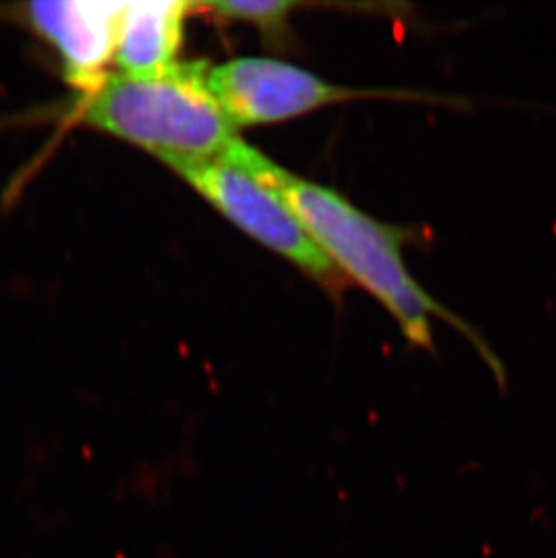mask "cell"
I'll use <instances>...</instances> for the list:
<instances>
[{
	"instance_id": "obj_1",
	"label": "cell",
	"mask_w": 556,
	"mask_h": 558,
	"mask_svg": "<svg viewBox=\"0 0 556 558\" xmlns=\"http://www.w3.org/2000/svg\"><path fill=\"white\" fill-rule=\"evenodd\" d=\"M222 161L275 192L336 268L351 275L392 313L410 342L434 351L431 315L443 316L470 338L494 371L500 389L506 387L503 362L481 332L443 307L412 279L404 268L401 235L396 230L358 210L333 190L297 178L242 140L226 153Z\"/></svg>"
},
{
	"instance_id": "obj_2",
	"label": "cell",
	"mask_w": 556,
	"mask_h": 558,
	"mask_svg": "<svg viewBox=\"0 0 556 558\" xmlns=\"http://www.w3.org/2000/svg\"><path fill=\"white\" fill-rule=\"evenodd\" d=\"M208 69L192 62L156 76L106 74L82 95L74 117L159 159H222L241 137L208 90Z\"/></svg>"
},
{
	"instance_id": "obj_3",
	"label": "cell",
	"mask_w": 556,
	"mask_h": 558,
	"mask_svg": "<svg viewBox=\"0 0 556 558\" xmlns=\"http://www.w3.org/2000/svg\"><path fill=\"white\" fill-rule=\"evenodd\" d=\"M161 161L242 232L280 253L324 284L340 282V269L316 246L299 217L268 186L222 159L164 158Z\"/></svg>"
},
{
	"instance_id": "obj_4",
	"label": "cell",
	"mask_w": 556,
	"mask_h": 558,
	"mask_svg": "<svg viewBox=\"0 0 556 558\" xmlns=\"http://www.w3.org/2000/svg\"><path fill=\"white\" fill-rule=\"evenodd\" d=\"M206 85L235 129L283 122L356 96L291 63L235 59L208 69Z\"/></svg>"
},
{
	"instance_id": "obj_5",
	"label": "cell",
	"mask_w": 556,
	"mask_h": 558,
	"mask_svg": "<svg viewBox=\"0 0 556 558\" xmlns=\"http://www.w3.org/2000/svg\"><path fill=\"white\" fill-rule=\"evenodd\" d=\"M125 2H35L27 5L33 27L62 57L69 82L85 90L106 78L114 57L116 32Z\"/></svg>"
},
{
	"instance_id": "obj_6",
	"label": "cell",
	"mask_w": 556,
	"mask_h": 558,
	"mask_svg": "<svg viewBox=\"0 0 556 558\" xmlns=\"http://www.w3.org/2000/svg\"><path fill=\"white\" fill-rule=\"evenodd\" d=\"M190 2H125L121 11L112 59L121 73L156 76L176 65L183 22Z\"/></svg>"
},
{
	"instance_id": "obj_7",
	"label": "cell",
	"mask_w": 556,
	"mask_h": 558,
	"mask_svg": "<svg viewBox=\"0 0 556 558\" xmlns=\"http://www.w3.org/2000/svg\"><path fill=\"white\" fill-rule=\"evenodd\" d=\"M214 13L217 15L226 16V19H233V21L252 22L257 26L278 27L286 21L289 11L293 10V2H271V0H250V2H239V0H230V2H210L208 4Z\"/></svg>"
}]
</instances>
